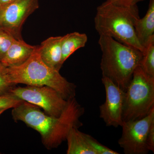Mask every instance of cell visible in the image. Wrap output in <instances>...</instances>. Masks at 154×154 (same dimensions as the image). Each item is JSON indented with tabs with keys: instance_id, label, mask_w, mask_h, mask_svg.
Returning a JSON list of instances; mask_svg holds the SVG:
<instances>
[{
	"instance_id": "8992f818",
	"label": "cell",
	"mask_w": 154,
	"mask_h": 154,
	"mask_svg": "<svg viewBox=\"0 0 154 154\" xmlns=\"http://www.w3.org/2000/svg\"><path fill=\"white\" fill-rule=\"evenodd\" d=\"M9 93L19 99L42 108L48 115L58 117L66 108L68 100L48 86L11 88Z\"/></svg>"
},
{
	"instance_id": "ba28073f",
	"label": "cell",
	"mask_w": 154,
	"mask_h": 154,
	"mask_svg": "<svg viewBox=\"0 0 154 154\" xmlns=\"http://www.w3.org/2000/svg\"><path fill=\"white\" fill-rule=\"evenodd\" d=\"M38 8V0H15L0 7V28L15 39L22 41V26L28 17Z\"/></svg>"
},
{
	"instance_id": "52a82bcc",
	"label": "cell",
	"mask_w": 154,
	"mask_h": 154,
	"mask_svg": "<svg viewBox=\"0 0 154 154\" xmlns=\"http://www.w3.org/2000/svg\"><path fill=\"white\" fill-rule=\"evenodd\" d=\"M154 121V107L145 117L124 122L122 134L118 140L125 154H146L149 152L146 139L149 129Z\"/></svg>"
},
{
	"instance_id": "30bf717a",
	"label": "cell",
	"mask_w": 154,
	"mask_h": 154,
	"mask_svg": "<svg viewBox=\"0 0 154 154\" xmlns=\"http://www.w3.org/2000/svg\"><path fill=\"white\" fill-rule=\"evenodd\" d=\"M62 36H52L38 46L40 56L48 66L59 71L62 64L61 40Z\"/></svg>"
},
{
	"instance_id": "e0dca14e",
	"label": "cell",
	"mask_w": 154,
	"mask_h": 154,
	"mask_svg": "<svg viewBox=\"0 0 154 154\" xmlns=\"http://www.w3.org/2000/svg\"><path fill=\"white\" fill-rule=\"evenodd\" d=\"M86 140L96 154H119L116 152L99 143L90 135L84 133Z\"/></svg>"
},
{
	"instance_id": "44dd1931",
	"label": "cell",
	"mask_w": 154,
	"mask_h": 154,
	"mask_svg": "<svg viewBox=\"0 0 154 154\" xmlns=\"http://www.w3.org/2000/svg\"><path fill=\"white\" fill-rule=\"evenodd\" d=\"M107 1L118 5L128 7V6L137 5V3L143 0H107Z\"/></svg>"
},
{
	"instance_id": "277c9868",
	"label": "cell",
	"mask_w": 154,
	"mask_h": 154,
	"mask_svg": "<svg viewBox=\"0 0 154 154\" xmlns=\"http://www.w3.org/2000/svg\"><path fill=\"white\" fill-rule=\"evenodd\" d=\"M98 43L102 52L100 67L102 76L125 91L139 65L142 53L109 36L100 35Z\"/></svg>"
},
{
	"instance_id": "7c38bea8",
	"label": "cell",
	"mask_w": 154,
	"mask_h": 154,
	"mask_svg": "<svg viewBox=\"0 0 154 154\" xmlns=\"http://www.w3.org/2000/svg\"><path fill=\"white\" fill-rule=\"evenodd\" d=\"M134 28L138 41L143 47L149 38L154 35V0H150L145 16L136 20Z\"/></svg>"
},
{
	"instance_id": "7402d4cb",
	"label": "cell",
	"mask_w": 154,
	"mask_h": 154,
	"mask_svg": "<svg viewBox=\"0 0 154 154\" xmlns=\"http://www.w3.org/2000/svg\"><path fill=\"white\" fill-rule=\"evenodd\" d=\"M15 0H1V6L0 7H2L6 5L10 4L12 2H14Z\"/></svg>"
},
{
	"instance_id": "9a60e30c",
	"label": "cell",
	"mask_w": 154,
	"mask_h": 154,
	"mask_svg": "<svg viewBox=\"0 0 154 154\" xmlns=\"http://www.w3.org/2000/svg\"><path fill=\"white\" fill-rule=\"evenodd\" d=\"M140 66L147 74L154 77V35L143 46Z\"/></svg>"
},
{
	"instance_id": "4fadbf2b",
	"label": "cell",
	"mask_w": 154,
	"mask_h": 154,
	"mask_svg": "<svg viewBox=\"0 0 154 154\" xmlns=\"http://www.w3.org/2000/svg\"><path fill=\"white\" fill-rule=\"evenodd\" d=\"M67 154H96L79 128H72L67 135Z\"/></svg>"
},
{
	"instance_id": "6da1fadb",
	"label": "cell",
	"mask_w": 154,
	"mask_h": 154,
	"mask_svg": "<svg viewBox=\"0 0 154 154\" xmlns=\"http://www.w3.org/2000/svg\"><path fill=\"white\" fill-rule=\"evenodd\" d=\"M36 105L25 101L13 108L12 115L16 121H21L41 135L42 143L48 149L57 147L66 140L70 130L82 125L80 118L85 109L73 98L58 117L45 114Z\"/></svg>"
},
{
	"instance_id": "ac0fdd59",
	"label": "cell",
	"mask_w": 154,
	"mask_h": 154,
	"mask_svg": "<svg viewBox=\"0 0 154 154\" xmlns=\"http://www.w3.org/2000/svg\"><path fill=\"white\" fill-rule=\"evenodd\" d=\"M15 39L11 34L0 28V60Z\"/></svg>"
},
{
	"instance_id": "603a6c76",
	"label": "cell",
	"mask_w": 154,
	"mask_h": 154,
	"mask_svg": "<svg viewBox=\"0 0 154 154\" xmlns=\"http://www.w3.org/2000/svg\"><path fill=\"white\" fill-rule=\"evenodd\" d=\"M6 109H0V115H1V114H2L4 112V111H5Z\"/></svg>"
},
{
	"instance_id": "9c48e42d",
	"label": "cell",
	"mask_w": 154,
	"mask_h": 154,
	"mask_svg": "<svg viewBox=\"0 0 154 154\" xmlns=\"http://www.w3.org/2000/svg\"><path fill=\"white\" fill-rule=\"evenodd\" d=\"M106 100L100 105V117L107 126L117 128L122 126L125 91L106 77L102 76Z\"/></svg>"
},
{
	"instance_id": "ffe728a7",
	"label": "cell",
	"mask_w": 154,
	"mask_h": 154,
	"mask_svg": "<svg viewBox=\"0 0 154 154\" xmlns=\"http://www.w3.org/2000/svg\"><path fill=\"white\" fill-rule=\"evenodd\" d=\"M146 144L149 151L154 152V121L151 125L148 133Z\"/></svg>"
},
{
	"instance_id": "2e32d148",
	"label": "cell",
	"mask_w": 154,
	"mask_h": 154,
	"mask_svg": "<svg viewBox=\"0 0 154 154\" xmlns=\"http://www.w3.org/2000/svg\"><path fill=\"white\" fill-rule=\"evenodd\" d=\"M24 102L9 92L0 94V109L6 110L14 108Z\"/></svg>"
},
{
	"instance_id": "7a4b0ae2",
	"label": "cell",
	"mask_w": 154,
	"mask_h": 154,
	"mask_svg": "<svg viewBox=\"0 0 154 154\" xmlns=\"http://www.w3.org/2000/svg\"><path fill=\"white\" fill-rule=\"evenodd\" d=\"M139 18L137 5L119 6L107 0L97 7L94 24L100 36L111 37L142 53L143 47L138 41L134 28V22Z\"/></svg>"
},
{
	"instance_id": "5b68a950",
	"label": "cell",
	"mask_w": 154,
	"mask_h": 154,
	"mask_svg": "<svg viewBox=\"0 0 154 154\" xmlns=\"http://www.w3.org/2000/svg\"><path fill=\"white\" fill-rule=\"evenodd\" d=\"M154 107V77L146 74L139 65L125 91L123 122L145 117Z\"/></svg>"
},
{
	"instance_id": "5bb4252c",
	"label": "cell",
	"mask_w": 154,
	"mask_h": 154,
	"mask_svg": "<svg viewBox=\"0 0 154 154\" xmlns=\"http://www.w3.org/2000/svg\"><path fill=\"white\" fill-rule=\"evenodd\" d=\"M85 33L78 32L68 33L62 36L61 40L62 64L76 51L85 46L88 42Z\"/></svg>"
},
{
	"instance_id": "d6986e66",
	"label": "cell",
	"mask_w": 154,
	"mask_h": 154,
	"mask_svg": "<svg viewBox=\"0 0 154 154\" xmlns=\"http://www.w3.org/2000/svg\"><path fill=\"white\" fill-rule=\"evenodd\" d=\"M13 86L9 81L7 67L0 62V94L8 93Z\"/></svg>"
},
{
	"instance_id": "cb8c5ba5",
	"label": "cell",
	"mask_w": 154,
	"mask_h": 154,
	"mask_svg": "<svg viewBox=\"0 0 154 154\" xmlns=\"http://www.w3.org/2000/svg\"><path fill=\"white\" fill-rule=\"evenodd\" d=\"M0 6H1V0H0Z\"/></svg>"
},
{
	"instance_id": "8fae6325",
	"label": "cell",
	"mask_w": 154,
	"mask_h": 154,
	"mask_svg": "<svg viewBox=\"0 0 154 154\" xmlns=\"http://www.w3.org/2000/svg\"><path fill=\"white\" fill-rule=\"evenodd\" d=\"M36 47L15 39L0 62L7 67L18 66L30 57Z\"/></svg>"
},
{
	"instance_id": "3957f363",
	"label": "cell",
	"mask_w": 154,
	"mask_h": 154,
	"mask_svg": "<svg viewBox=\"0 0 154 154\" xmlns=\"http://www.w3.org/2000/svg\"><path fill=\"white\" fill-rule=\"evenodd\" d=\"M12 85L25 84L46 86L54 89L66 100L74 98L76 86L68 82L59 71L48 66L40 56L38 46L25 62L18 66L7 67Z\"/></svg>"
}]
</instances>
